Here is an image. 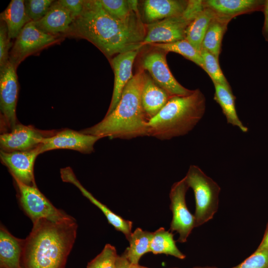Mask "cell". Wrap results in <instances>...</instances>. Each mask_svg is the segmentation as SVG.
<instances>
[{"label": "cell", "mask_w": 268, "mask_h": 268, "mask_svg": "<svg viewBox=\"0 0 268 268\" xmlns=\"http://www.w3.org/2000/svg\"><path fill=\"white\" fill-rule=\"evenodd\" d=\"M145 34V25L138 12L121 20L108 13L99 0H85L82 13L73 21L65 35L85 39L111 58L139 50Z\"/></svg>", "instance_id": "6da1fadb"}, {"label": "cell", "mask_w": 268, "mask_h": 268, "mask_svg": "<svg viewBox=\"0 0 268 268\" xmlns=\"http://www.w3.org/2000/svg\"><path fill=\"white\" fill-rule=\"evenodd\" d=\"M33 223L24 241L23 268H64L76 236L75 220L70 216L60 221L41 219Z\"/></svg>", "instance_id": "7a4b0ae2"}, {"label": "cell", "mask_w": 268, "mask_h": 268, "mask_svg": "<svg viewBox=\"0 0 268 268\" xmlns=\"http://www.w3.org/2000/svg\"><path fill=\"white\" fill-rule=\"evenodd\" d=\"M144 70L136 73L125 86L114 110L97 124L80 132L102 138L130 139L148 136V123L141 93Z\"/></svg>", "instance_id": "3957f363"}, {"label": "cell", "mask_w": 268, "mask_h": 268, "mask_svg": "<svg viewBox=\"0 0 268 268\" xmlns=\"http://www.w3.org/2000/svg\"><path fill=\"white\" fill-rule=\"evenodd\" d=\"M206 98L199 89L188 95L171 96L148 123V136L168 140L191 132L202 118Z\"/></svg>", "instance_id": "277c9868"}, {"label": "cell", "mask_w": 268, "mask_h": 268, "mask_svg": "<svg viewBox=\"0 0 268 268\" xmlns=\"http://www.w3.org/2000/svg\"><path fill=\"white\" fill-rule=\"evenodd\" d=\"M194 193L195 227L211 219L217 211L220 188L198 166L191 165L184 177Z\"/></svg>", "instance_id": "5b68a950"}, {"label": "cell", "mask_w": 268, "mask_h": 268, "mask_svg": "<svg viewBox=\"0 0 268 268\" xmlns=\"http://www.w3.org/2000/svg\"><path fill=\"white\" fill-rule=\"evenodd\" d=\"M13 180L19 203L33 223L41 219L60 221L70 216L54 206L36 186L26 185L15 178Z\"/></svg>", "instance_id": "8992f818"}, {"label": "cell", "mask_w": 268, "mask_h": 268, "mask_svg": "<svg viewBox=\"0 0 268 268\" xmlns=\"http://www.w3.org/2000/svg\"><path fill=\"white\" fill-rule=\"evenodd\" d=\"M16 69L9 61L0 67V129L2 133L9 131L19 123L16 115L19 90Z\"/></svg>", "instance_id": "52a82bcc"}, {"label": "cell", "mask_w": 268, "mask_h": 268, "mask_svg": "<svg viewBox=\"0 0 268 268\" xmlns=\"http://www.w3.org/2000/svg\"><path fill=\"white\" fill-rule=\"evenodd\" d=\"M166 54L158 49L147 53L142 60V68L147 71L155 82L171 96L191 94L194 90L183 86L172 74L167 63Z\"/></svg>", "instance_id": "ba28073f"}, {"label": "cell", "mask_w": 268, "mask_h": 268, "mask_svg": "<svg viewBox=\"0 0 268 268\" xmlns=\"http://www.w3.org/2000/svg\"><path fill=\"white\" fill-rule=\"evenodd\" d=\"M189 188L185 178L172 186L169 193L170 208L172 212L170 230L179 234L178 241L184 243L195 227V217L187 208L186 194Z\"/></svg>", "instance_id": "9c48e42d"}, {"label": "cell", "mask_w": 268, "mask_h": 268, "mask_svg": "<svg viewBox=\"0 0 268 268\" xmlns=\"http://www.w3.org/2000/svg\"><path fill=\"white\" fill-rule=\"evenodd\" d=\"M58 38L43 32L34 22H29L15 38L9 52V61L16 68L25 58L55 43Z\"/></svg>", "instance_id": "30bf717a"}, {"label": "cell", "mask_w": 268, "mask_h": 268, "mask_svg": "<svg viewBox=\"0 0 268 268\" xmlns=\"http://www.w3.org/2000/svg\"><path fill=\"white\" fill-rule=\"evenodd\" d=\"M56 132L41 130L31 125L18 123L9 131L1 134L0 150L5 152L30 150L40 146L45 138Z\"/></svg>", "instance_id": "8fae6325"}, {"label": "cell", "mask_w": 268, "mask_h": 268, "mask_svg": "<svg viewBox=\"0 0 268 268\" xmlns=\"http://www.w3.org/2000/svg\"><path fill=\"white\" fill-rule=\"evenodd\" d=\"M191 21L183 13L146 24L145 36L142 45L169 43L185 39L186 30Z\"/></svg>", "instance_id": "7c38bea8"}, {"label": "cell", "mask_w": 268, "mask_h": 268, "mask_svg": "<svg viewBox=\"0 0 268 268\" xmlns=\"http://www.w3.org/2000/svg\"><path fill=\"white\" fill-rule=\"evenodd\" d=\"M102 137L83 134L71 129L57 131L55 134L45 138L40 145L41 154L46 151L59 149H70L83 154L94 151L95 143Z\"/></svg>", "instance_id": "4fadbf2b"}, {"label": "cell", "mask_w": 268, "mask_h": 268, "mask_svg": "<svg viewBox=\"0 0 268 268\" xmlns=\"http://www.w3.org/2000/svg\"><path fill=\"white\" fill-rule=\"evenodd\" d=\"M41 154L40 146L27 151H0L1 163L8 169L13 178L29 186H36L34 175V163Z\"/></svg>", "instance_id": "5bb4252c"}, {"label": "cell", "mask_w": 268, "mask_h": 268, "mask_svg": "<svg viewBox=\"0 0 268 268\" xmlns=\"http://www.w3.org/2000/svg\"><path fill=\"white\" fill-rule=\"evenodd\" d=\"M138 51H128L118 54L112 59L111 63L115 76L114 88L111 103L105 116L114 110L120 100L124 89L134 76L133 66Z\"/></svg>", "instance_id": "9a60e30c"}, {"label": "cell", "mask_w": 268, "mask_h": 268, "mask_svg": "<svg viewBox=\"0 0 268 268\" xmlns=\"http://www.w3.org/2000/svg\"><path fill=\"white\" fill-rule=\"evenodd\" d=\"M61 176L65 182L72 184L76 186L82 195L93 204L98 207L104 214L108 222L118 231L122 232L127 240L130 238L132 232L133 222L125 220L111 211L106 205L97 200L79 182L70 167H66L61 170Z\"/></svg>", "instance_id": "2e32d148"}, {"label": "cell", "mask_w": 268, "mask_h": 268, "mask_svg": "<svg viewBox=\"0 0 268 268\" xmlns=\"http://www.w3.org/2000/svg\"><path fill=\"white\" fill-rule=\"evenodd\" d=\"M263 0H206L204 5L215 15L229 19L243 14L262 11Z\"/></svg>", "instance_id": "e0dca14e"}, {"label": "cell", "mask_w": 268, "mask_h": 268, "mask_svg": "<svg viewBox=\"0 0 268 268\" xmlns=\"http://www.w3.org/2000/svg\"><path fill=\"white\" fill-rule=\"evenodd\" d=\"M171 97L155 82L149 74L144 72L141 99L143 109L149 120L160 111Z\"/></svg>", "instance_id": "ac0fdd59"}, {"label": "cell", "mask_w": 268, "mask_h": 268, "mask_svg": "<svg viewBox=\"0 0 268 268\" xmlns=\"http://www.w3.org/2000/svg\"><path fill=\"white\" fill-rule=\"evenodd\" d=\"M73 19L71 14L57 0L54 1L46 14L40 20L34 22L43 32L52 35L66 34L68 31Z\"/></svg>", "instance_id": "d6986e66"}, {"label": "cell", "mask_w": 268, "mask_h": 268, "mask_svg": "<svg viewBox=\"0 0 268 268\" xmlns=\"http://www.w3.org/2000/svg\"><path fill=\"white\" fill-rule=\"evenodd\" d=\"M188 0H146L143 10L144 19L150 24L164 19L183 14Z\"/></svg>", "instance_id": "ffe728a7"}, {"label": "cell", "mask_w": 268, "mask_h": 268, "mask_svg": "<svg viewBox=\"0 0 268 268\" xmlns=\"http://www.w3.org/2000/svg\"><path fill=\"white\" fill-rule=\"evenodd\" d=\"M24 239L12 235L3 226L0 228V265L2 268H22L21 260Z\"/></svg>", "instance_id": "44dd1931"}, {"label": "cell", "mask_w": 268, "mask_h": 268, "mask_svg": "<svg viewBox=\"0 0 268 268\" xmlns=\"http://www.w3.org/2000/svg\"><path fill=\"white\" fill-rule=\"evenodd\" d=\"M215 88L214 100L219 105L228 124L237 127L242 132L247 133L248 128L239 118L235 108V96L231 87L213 83Z\"/></svg>", "instance_id": "7402d4cb"}, {"label": "cell", "mask_w": 268, "mask_h": 268, "mask_svg": "<svg viewBox=\"0 0 268 268\" xmlns=\"http://www.w3.org/2000/svg\"><path fill=\"white\" fill-rule=\"evenodd\" d=\"M0 20L6 25L10 38H16L24 26L31 22L26 14L25 0H11L0 13Z\"/></svg>", "instance_id": "603a6c76"}, {"label": "cell", "mask_w": 268, "mask_h": 268, "mask_svg": "<svg viewBox=\"0 0 268 268\" xmlns=\"http://www.w3.org/2000/svg\"><path fill=\"white\" fill-rule=\"evenodd\" d=\"M230 20L214 14L205 34L201 49L207 51L218 59L221 51L223 37Z\"/></svg>", "instance_id": "cb8c5ba5"}, {"label": "cell", "mask_w": 268, "mask_h": 268, "mask_svg": "<svg viewBox=\"0 0 268 268\" xmlns=\"http://www.w3.org/2000/svg\"><path fill=\"white\" fill-rule=\"evenodd\" d=\"M214 16V13L204 6L187 28L185 39L200 52L205 34Z\"/></svg>", "instance_id": "d4e9b609"}, {"label": "cell", "mask_w": 268, "mask_h": 268, "mask_svg": "<svg viewBox=\"0 0 268 268\" xmlns=\"http://www.w3.org/2000/svg\"><path fill=\"white\" fill-rule=\"evenodd\" d=\"M153 232L144 231L137 228L132 233L128 241L129 247L124 253L129 261L134 266L138 265L140 258L145 253L150 252V244Z\"/></svg>", "instance_id": "484cf974"}, {"label": "cell", "mask_w": 268, "mask_h": 268, "mask_svg": "<svg viewBox=\"0 0 268 268\" xmlns=\"http://www.w3.org/2000/svg\"><path fill=\"white\" fill-rule=\"evenodd\" d=\"M150 252L154 254H164L184 259V255L177 247L173 234L163 227L153 232L150 244Z\"/></svg>", "instance_id": "4316f807"}, {"label": "cell", "mask_w": 268, "mask_h": 268, "mask_svg": "<svg viewBox=\"0 0 268 268\" xmlns=\"http://www.w3.org/2000/svg\"><path fill=\"white\" fill-rule=\"evenodd\" d=\"M149 45L166 53L179 54L191 61L203 69V60L201 52L197 50L186 39L169 43H155Z\"/></svg>", "instance_id": "83f0119b"}, {"label": "cell", "mask_w": 268, "mask_h": 268, "mask_svg": "<svg viewBox=\"0 0 268 268\" xmlns=\"http://www.w3.org/2000/svg\"><path fill=\"white\" fill-rule=\"evenodd\" d=\"M201 55L203 60V69L209 75L213 83L231 87L220 68L218 59L203 49H201Z\"/></svg>", "instance_id": "f1b7e54d"}, {"label": "cell", "mask_w": 268, "mask_h": 268, "mask_svg": "<svg viewBox=\"0 0 268 268\" xmlns=\"http://www.w3.org/2000/svg\"><path fill=\"white\" fill-rule=\"evenodd\" d=\"M105 10L114 18L125 20L135 13L132 9L129 0H99Z\"/></svg>", "instance_id": "f546056e"}, {"label": "cell", "mask_w": 268, "mask_h": 268, "mask_svg": "<svg viewBox=\"0 0 268 268\" xmlns=\"http://www.w3.org/2000/svg\"><path fill=\"white\" fill-rule=\"evenodd\" d=\"M118 256L115 247L107 244L101 252L88 264L87 268H115Z\"/></svg>", "instance_id": "4dcf8cb0"}, {"label": "cell", "mask_w": 268, "mask_h": 268, "mask_svg": "<svg viewBox=\"0 0 268 268\" xmlns=\"http://www.w3.org/2000/svg\"><path fill=\"white\" fill-rule=\"evenodd\" d=\"M54 1L53 0H25V10L30 21L35 22L42 18Z\"/></svg>", "instance_id": "1f68e13d"}, {"label": "cell", "mask_w": 268, "mask_h": 268, "mask_svg": "<svg viewBox=\"0 0 268 268\" xmlns=\"http://www.w3.org/2000/svg\"><path fill=\"white\" fill-rule=\"evenodd\" d=\"M232 268H268V249L256 250L240 264Z\"/></svg>", "instance_id": "d6a6232c"}, {"label": "cell", "mask_w": 268, "mask_h": 268, "mask_svg": "<svg viewBox=\"0 0 268 268\" xmlns=\"http://www.w3.org/2000/svg\"><path fill=\"white\" fill-rule=\"evenodd\" d=\"M11 45L7 26L4 22L0 20V67L9 62V49Z\"/></svg>", "instance_id": "836d02e7"}, {"label": "cell", "mask_w": 268, "mask_h": 268, "mask_svg": "<svg viewBox=\"0 0 268 268\" xmlns=\"http://www.w3.org/2000/svg\"><path fill=\"white\" fill-rule=\"evenodd\" d=\"M57 1L60 4L68 10L74 20L82 13L85 0H59Z\"/></svg>", "instance_id": "e575fe53"}, {"label": "cell", "mask_w": 268, "mask_h": 268, "mask_svg": "<svg viewBox=\"0 0 268 268\" xmlns=\"http://www.w3.org/2000/svg\"><path fill=\"white\" fill-rule=\"evenodd\" d=\"M262 11L264 12L265 16L262 34L265 40L268 42V0H265Z\"/></svg>", "instance_id": "d590c367"}, {"label": "cell", "mask_w": 268, "mask_h": 268, "mask_svg": "<svg viewBox=\"0 0 268 268\" xmlns=\"http://www.w3.org/2000/svg\"><path fill=\"white\" fill-rule=\"evenodd\" d=\"M136 266L133 265L124 253L122 256H118L115 268H136Z\"/></svg>", "instance_id": "8d00e7d4"}, {"label": "cell", "mask_w": 268, "mask_h": 268, "mask_svg": "<svg viewBox=\"0 0 268 268\" xmlns=\"http://www.w3.org/2000/svg\"><path fill=\"white\" fill-rule=\"evenodd\" d=\"M267 249H268V224L265 235L264 236L263 239H262L257 250L261 251V250H267Z\"/></svg>", "instance_id": "74e56055"}, {"label": "cell", "mask_w": 268, "mask_h": 268, "mask_svg": "<svg viewBox=\"0 0 268 268\" xmlns=\"http://www.w3.org/2000/svg\"><path fill=\"white\" fill-rule=\"evenodd\" d=\"M136 268H148L142 267V266H139V265H138L136 267Z\"/></svg>", "instance_id": "f35d334b"}]
</instances>
